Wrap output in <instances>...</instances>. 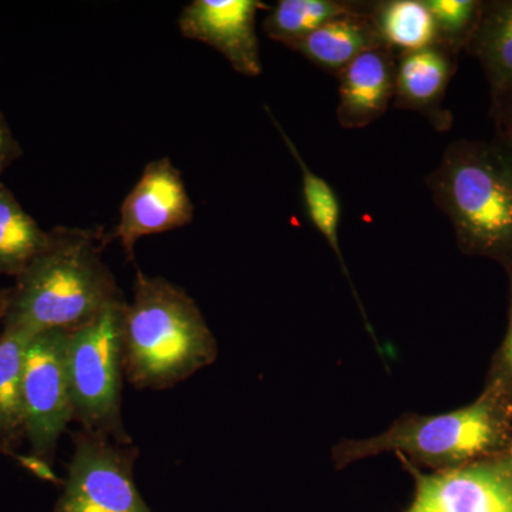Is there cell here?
Instances as JSON below:
<instances>
[{"label":"cell","instance_id":"10","mask_svg":"<svg viewBox=\"0 0 512 512\" xmlns=\"http://www.w3.org/2000/svg\"><path fill=\"white\" fill-rule=\"evenodd\" d=\"M269 6L258 0H194L181 12V35L221 53L235 72L248 77L262 73L256 15Z\"/></svg>","mask_w":512,"mask_h":512},{"label":"cell","instance_id":"1","mask_svg":"<svg viewBox=\"0 0 512 512\" xmlns=\"http://www.w3.org/2000/svg\"><path fill=\"white\" fill-rule=\"evenodd\" d=\"M103 232L59 227L16 278L3 329L28 335L82 328L123 292L101 258Z\"/></svg>","mask_w":512,"mask_h":512},{"label":"cell","instance_id":"5","mask_svg":"<svg viewBox=\"0 0 512 512\" xmlns=\"http://www.w3.org/2000/svg\"><path fill=\"white\" fill-rule=\"evenodd\" d=\"M126 298L109 303L82 328L67 333L66 362L73 420L97 436L131 443L123 416V318Z\"/></svg>","mask_w":512,"mask_h":512},{"label":"cell","instance_id":"3","mask_svg":"<svg viewBox=\"0 0 512 512\" xmlns=\"http://www.w3.org/2000/svg\"><path fill=\"white\" fill-rule=\"evenodd\" d=\"M512 447V412L490 387L474 402L441 414L407 413L369 439L342 440L332 448L336 468L393 453L430 471L467 466Z\"/></svg>","mask_w":512,"mask_h":512},{"label":"cell","instance_id":"17","mask_svg":"<svg viewBox=\"0 0 512 512\" xmlns=\"http://www.w3.org/2000/svg\"><path fill=\"white\" fill-rule=\"evenodd\" d=\"M372 19L384 45L396 55L439 43L436 23L423 0L372 2Z\"/></svg>","mask_w":512,"mask_h":512},{"label":"cell","instance_id":"8","mask_svg":"<svg viewBox=\"0 0 512 512\" xmlns=\"http://www.w3.org/2000/svg\"><path fill=\"white\" fill-rule=\"evenodd\" d=\"M399 460L414 480L413 501L404 512H512V447L444 471Z\"/></svg>","mask_w":512,"mask_h":512},{"label":"cell","instance_id":"6","mask_svg":"<svg viewBox=\"0 0 512 512\" xmlns=\"http://www.w3.org/2000/svg\"><path fill=\"white\" fill-rule=\"evenodd\" d=\"M64 330H47L30 338L25 353L22 377L25 434L30 456L50 476L49 464L57 443L73 421L72 393L67 375Z\"/></svg>","mask_w":512,"mask_h":512},{"label":"cell","instance_id":"15","mask_svg":"<svg viewBox=\"0 0 512 512\" xmlns=\"http://www.w3.org/2000/svg\"><path fill=\"white\" fill-rule=\"evenodd\" d=\"M49 241L50 231L40 228L15 194L0 183V275L18 278Z\"/></svg>","mask_w":512,"mask_h":512},{"label":"cell","instance_id":"19","mask_svg":"<svg viewBox=\"0 0 512 512\" xmlns=\"http://www.w3.org/2000/svg\"><path fill=\"white\" fill-rule=\"evenodd\" d=\"M362 2L343 0H279L264 20L266 35L286 47L311 35L330 20L348 15Z\"/></svg>","mask_w":512,"mask_h":512},{"label":"cell","instance_id":"22","mask_svg":"<svg viewBox=\"0 0 512 512\" xmlns=\"http://www.w3.org/2000/svg\"><path fill=\"white\" fill-rule=\"evenodd\" d=\"M490 116L494 126V143L512 158V90L491 92Z\"/></svg>","mask_w":512,"mask_h":512},{"label":"cell","instance_id":"4","mask_svg":"<svg viewBox=\"0 0 512 512\" xmlns=\"http://www.w3.org/2000/svg\"><path fill=\"white\" fill-rule=\"evenodd\" d=\"M426 183L461 252L511 268L512 158L503 148L494 141H454Z\"/></svg>","mask_w":512,"mask_h":512},{"label":"cell","instance_id":"24","mask_svg":"<svg viewBox=\"0 0 512 512\" xmlns=\"http://www.w3.org/2000/svg\"><path fill=\"white\" fill-rule=\"evenodd\" d=\"M10 301V288H0V333H2L3 322L8 313Z\"/></svg>","mask_w":512,"mask_h":512},{"label":"cell","instance_id":"2","mask_svg":"<svg viewBox=\"0 0 512 512\" xmlns=\"http://www.w3.org/2000/svg\"><path fill=\"white\" fill-rule=\"evenodd\" d=\"M217 357V339L194 299L173 282L137 269L123 318L127 382L137 389H170Z\"/></svg>","mask_w":512,"mask_h":512},{"label":"cell","instance_id":"16","mask_svg":"<svg viewBox=\"0 0 512 512\" xmlns=\"http://www.w3.org/2000/svg\"><path fill=\"white\" fill-rule=\"evenodd\" d=\"M30 338L15 330L0 333V446L5 450H15L26 440L22 377Z\"/></svg>","mask_w":512,"mask_h":512},{"label":"cell","instance_id":"7","mask_svg":"<svg viewBox=\"0 0 512 512\" xmlns=\"http://www.w3.org/2000/svg\"><path fill=\"white\" fill-rule=\"evenodd\" d=\"M67 480L53 512H154L134 480L138 450L80 430Z\"/></svg>","mask_w":512,"mask_h":512},{"label":"cell","instance_id":"11","mask_svg":"<svg viewBox=\"0 0 512 512\" xmlns=\"http://www.w3.org/2000/svg\"><path fill=\"white\" fill-rule=\"evenodd\" d=\"M457 56L440 43L397 55L394 107L416 111L426 116L436 130H448L453 116L443 109V101L456 74Z\"/></svg>","mask_w":512,"mask_h":512},{"label":"cell","instance_id":"9","mask_svg":"<svg viewBox=\"0 0 512 512\" xmlns=\"http://www.w3.org/2000/svg\"><path fill=\"white\" fill-rule=\"evenodd\" d=\"M194 220V204L170 158L151 161L140 180L128 192L120 208V220L104 245L120 241L127 258L136 262V244L141 238L183 228Z\"/></svg>","mask_w":512,"mask_h":512},{"label":"cell","instance_id":"21","mask_svg":"<svg viewBox=\"0 0 512 512\" xmlns=\"http://www.w3.org/2000/svg\"><path fill=\"white\" fill-rule=\"evenodd\" d=\"M510 282V312H508V328L505 332L503 342L497 349L490 369H488L487 382L485 386L493 389L512 412V266L505 269Z\"/></svg>","mask_w":512,"mask_h":512},{"label":"cell","instance_id":"14","mask_svg":"<svg viewBox=\"0 0 512 512\" xmlns=\"http://www.w3.org/2000/svg\"><path fill=\"white\" fill-rule=\"evenodd\" d=\"M466 52L476 57L491 92L512 90V0H488Z\"/></svg>","mask_w":512,"mask_h":512},{"label":"cell","instance_id":"18","mask_svg":"<svg viewBox=\"0 0 512 512\" xmlns=\"http://www.w3.org/2000/svg\"><path fill=\"white\" fill-rule=\"evenodd\" d=\"M266 114L271 119L272 124L278 130L279 136L284 140L285 146L288 147L289 153L299 165V170L302 174V195L303 202H305L306 212H308L309 220H311L313 227L322 235L328 242L329 247L335 252L336 258L339 259L340 264L343 266V272L348 275L346 271L345 261H343L342 248L339 242V227L340 217H342V207L338 194L333 190L332 185L320 177V175L313 173L312 168L303 160L298 147L293 143L291 137L286 134L284 127L278 123L269 107H265Z\"/></svg>","mask_w":512,"mask_h":512},{"label":"cell","instance_id":"12","mask_svg":"<svg viewBox=\"0 0 512 512\" xmlns=\"http://www.w3.org/2000/svg\"><path fill=\"white\" fill-rule=\"evenodd\" d=\"M397 55L387 46L375 47L357 56L339 74L340 126L357 130L375 123L396 96Z\"/></svg>","mask_w":512,"mask_h":512},{"label":"cell","instance_id":"13","mask_svg":"<svg viewBox=\"0 0 512 512\" xmlns=\"http://www.w3.org/2000/svg\"><path fill=\"white\" fill-rule=\"evenodd\" d=\"M380 46L386 45L372 19V2H362L355 12L330 20L288 49L339 76L357 56Z\"/></svg>","mask_w":512,"mask_h":512},{"label":"cell","instance_id":"20","mask_svg":"<svg viewBox=\"0 0 512 512\" xmlns=\"http://www.w3.org/2000/svg\"><path fill=\"white\" fill-rule=\"evenodd\" d=\"M436 23L440 45L456 52L466 50L476 32L483 0H423Z\"/></svg>","mask_w":512,"mask_h":512},{"label":"cell","instance_id":"23","mask_svg":"<svg viewBox=\"0 0 512 512\" xmlns=\"http://www.w3.org/2000/svg\"><path fill=\"white\" fill-rule=\"evenodd\" d=\"M22 154V147L13 136L5 116L0 113V177L8 170L10 165L22 157Z\"/></svg>","mask_w":512,"mask_h":512}]
</instances>
